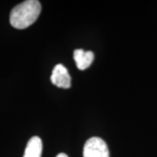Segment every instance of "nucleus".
Returning <instances> with one entry per match:
<instances>
[{
    "label": "nucleus",
    "mask_w": 157,
    "mask_h": 157,
    "mask_svg": "<svg viewBox=\"0 0 157 157\" xmlns=\"http://www.w3.org/2000/svg\"><path fill=\"white\" fill-rule=\"evenodd\" d=\"M41 5L38 0H26L16 6L11 11L10 23L16 29H25L39 17Z\"/></svg>",
    "instance_id": "f257e3e1"
},
{
    "label": "nucleus",
    "mask_w": 157,
    "mask_h": 157,
    "mask_svg": "<svg viewBox=\"0 0 157 157\" xmlns=\"http://www.w3.org/2000/svg\"><path fill=\"white\" fill-rule=\"evenodd\" d=\"M84 157H109L107 143L99 137H92L86 140L83 149Z\"/></svg>",
    "instance_id": "f03ea898"
},
{
    "label": "nucleus",
    "mask_w": 157,
    "mask_h": 157,
    "mask_svg": "<svg viewBox=\"0 0 157 157\" xmlns=\"http://www.w3.org/2000/svg\"><path fill=\"white\" fill-rule=\"evenodd\" d=\"M51 81L59 88H69L71 86V76L66 67L61 64L56 65L52 70Z\"/></svg>",
    "instance_id": "7ed1b4c3"
},
{
    "label": "nucleus",
    "mask_w": 157,
    "mask_h": 157,
    "mask_svg": "<svg viewBox=\"0 0 157 157\" xmlns=\"http://www.w3.org/2000/svg\"><path fill=\"white\" fill-rule=\"evenodd\" d=\"M73 59L78 69L85 70L92 65L94 59V52L91 51L76 49L73 52Z\"/></svg>",
    "instance_id": "20e7f679"
},
{
    "label": "nucleus",
    "mask_w": 157,
    "mask_h": 157,
    "mask_svg": "<svg viewBox=\"0 0 157 157\" xmlns=\"http://www.w3.org/2000/svg\"><path fill=\"white\" fill-rule=\"evenodd\" d=\"M43 150V143L38 136L32 137L27 142L23 157H41Z\"/></svg>",
    "instance_id": "39448f33"
},
{
    "label": "nucleus",
    "mask_w": 157,
    "mask_h": 157,
    "mask_svg": "<svg viewBox=\"0 0 157 157\" xmlns=\"http://www.w3.org/2000/svg\"><path fill=\"white\" fill-rule=\"evenodd\" d=\"M56 157H68L67 155H66V154H64V153H60V154H59Z\"/></svg>",
    "instance_id": "423d86ee"
}]
</instances>
